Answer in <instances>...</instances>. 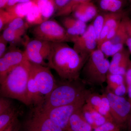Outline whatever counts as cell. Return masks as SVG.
<instances>
[{
    "label": "cell",
    "instance_id": "obj_42",
    "mask_svg": "<svg viewBox=\"0 0 131 131\" xmlns=\"http://www.w3.org/2000/svg\"><path fill=\"white\" fill-rule=\"evenodd\" d=\"M9 0H0V9H5Z\"/></svg>",
    "mask_w": 131,
    "mask_h": 131
},
{
    "label": "cell",
    "instance_id": "obj_10",
    "mask_svg": "<svg viewBox=\"0 0 131 131\" xmlns=\"http://www.w3.org/2000/svg\"><path fill=\"white\" fill-rule=\"evenodd\" d=\"M73 48L83 56L89 57L90 54L96 50L97 39L91 24L88 27L85 32L73 39Z\"/></svg>",
    "mask_w": 131,
    "mask_h": 131
},
{
    "label": "cell",
    "instance_id": "obj_2",
    "mask_svg": "<svg viewBox=\"0 0 131 131\" xmlns=\"http://www.w3.org/2000/svg\"><path fill=\"white\" fill-rule=\"evenodd\" d=\"M30 64L26 60L12 70L0 82L1 96L15 99L26 105H30L27 96Z\"/></svg>",
    "mask_w": 131,
    "mask_h": 131
},
{
    "label": "cell",
    "instance_id": "obj_35",
    "mask_svg": "<svg viewBox=\"0 0 131 131\" xmlns=\"http://www.w3.org/2000/svg\"><path fill=\"white\" fill-rule=\"evenodd\" d=\"M121 126L114 122L107 121L94 129L93 131H121Z\"/></svg>",
    "mask_w": 131,
    "mask_h": 131
},
{
    "label": "cell",
    "instance_id": "obj_22",
    "mask_svg": "<svg viewBox=\"0 0 131 131\" xmlns=\"http://www.w3.org/2000/svg\"><path fill=\"white\" fill-rule=\"evenodd\" d=\"M39 9L43 21L50 19L57 12L54 0H34Z\"/></svg>",
    "mask_w": 131,
    "mask_h": 131
},
{
    "label": "cell",
    "instance_id": "obj_40",
    "mask_svg": "<svg viewBox=\"0 0 131 131\" xmlns=\"http://www.w3.org/2000/svg\"><path fill=\"white\" fill-rule=\"evenodd\" d=\"M19 1L20 0H9L8 2L7 5L5 9L13 6L14 5L19 3Z\"/></svg>",
    "mask_w": 131,
    "mask_h": 131
},
{
    "label": "cell",
    "instance_id": "obj_13",
    "mask_svg": "<svg viewBox=\"0 0 131 131\" xmlns=\"http://www.w3.org/2000/svg\"><path fill=\"white\" fill-rule=\"evenodd\" d=\"M105 14V22L98 45L100 46L105 40H111L115 35L121 22L125 17V13L122 12L117 13H106Z\"/></svg>",
    "mask_w": 131,
    "mask_h": 131
},
{
    "label": "cell",
    "instance_id": "obj_8",
    "mask_svg": "<svg viewBox=\"0 0 131 131\" xmlns=\"http://www.w3.org/2000/svg\"><path fill=\"white\" fill-rule=\"evenodd\" d=\"M30 64L31 73L39 91L45 98L57 86L56 81L49 67Z\"/></svg>",
    "mask_w": 131,
    "mask_h": 131
},
{
    "label": "cell",
    "instance_id": "obj_14",
    "mask_svg": "<svg viewBox=\"0 0 131 131\" xmlns=\"http://www.w3.org/2000/svg\"><path fill=\"white\" fill-rule=\"evenodd\" d=\"M130 55L129 50L124 48L115 54L110 62L108 73L125 76L131 61Z\"/></svg>",
    "mask_w": 131,
    "mask_h": 131
},
{
    "label": "cell",
    "instance_id": "obj_7",
    "mask_svg": "<svg viewBox=\"0 0 131 131\" xmlns=\"http://www.w3.org/2000/svg\"><path fill=\"white\" fill-rule=\"evenodd\" d=\"M110 112L114 121L122 126L127 124L131 116V102L128 98L114 94L106 89Z\"/></svg>",
    "mask_w": 131,
    "mask_h": 131
},
{
    "label": "cell",
    "instance_id": "obj_15",
    "mask_svg": "<svg viewBox=\"0 0 131 131\" xmlns=\"http://www.w3.org/2000/svg\"><path fill=\"white\" fill-rule=\"evenodd\" d=\"M106 90L118 96H125L127 94V88L125 76L108 73Z\"/></svg>",
    "mask_w": 131,
    "mask_h": 131
},
{
    "label": "cell",
    "instance_id": "obj_11",
    "mask_svg": "<svg viewBox=\"0 0 131 131\" xmlns=\"http://www.w3.org/2000/svg\"><path fill=\"white\" fill-rule=\"evenodd\" d=\"M25 51L13 48L0 58V82L14 68L27 60Z\"/></svg>",
    "mask_w": 131,
    "mask_h": 131
},
{
    "label": "cell",
    "instance_id": "obj_34",
    "mask_svg": "<svg viewBox=\"0 0 131 131\" xmlns=\"http://www.w3.org/2000/svg\"><path fill=\"white\" fill-rule=\"evenodd\" d=\"M15 18L5 9H0V31L4 30Z\"/></svg>",
    "mask_w": 131,
    "mask_h": 131
},
{
    "label": "cell",
    "instance_id": "obj_28",
    "mask_svg": "<svg viewBox=\"0 0 131 131\" xmlns=\"http://www.w3.org/2000/svg\"><path fill=\"white\" fill-rule=\"evenodd\" d=\"M91 0H71L67 5L55 14V17L69 16L72 13L73 10L77 6L84 3L91 1Z\"/></svg>",
    "mask_w": 131,
    "mask_h": 131
},
{
    "label": "cell",
    "instance_id": "obj_24",
    "mask_svg": "<svg viewBox=\"0 0 131 131\" xmlns=\"http://www.w3.org/2000/svg\"><path fill=\"white\" fill-rule=\"evenodd\" d=\"M125 0H99L98 6L101 10L106 13L122 12Z\"/></svg>",
    "mask_w": 131,
    "mask_h": 131
},
{
    "label": "cell",
    "instance_id": "obj_19",
    "mask_svg": "<svg viewBox=\"0 0 131 131\" xmlns=\"http://www.w3.org/2000/svg\"><path fill=\"white\" fill-rule=\"evenodd\" d=\"M82 111L86 121L91 125L93 129L107 122L105 117L88 103L84 104Z\"/></svg>",
    "mask_w": 131,
    "mask_h": 131
},
{
    "label": "cell",
    "instance_id": "obj_18",
    "mask_svg": "<svg viewBox=\"0 0 131 131\" xmlns=\"http://www.w3.org/2000/svg\"><path fill=\"white\" fill-rule=\"evenodd\" d=\"M82 108L71 115L66 131H92L93 127L85 119Z\"/></svg>",
    "mask_w": 131,
    "mask_h": 131
},
{
    "label": "cell",
    "instance_id": "obj_29",
    "mask_svg": "<svg viewBox=\"0 0 131 131\" xmlns=\"http://www.w3.org/2000/svg\"><path fill=\"white\" fill-rule=\"evenodd\" d=\"M29 26L27 23L24 21V19L17 18L13 20L6 26L12 28L23 36Z\"/></svg>",
    "mask_w": 131,
    "mask_h": 131
},
{
    "label": "cell",
    "instance_id": "obj_27",
    "mask_svg": "<svg viewBox=\"0 0 131 131\" xmlns=\"http://www.w3.org/2000/svg\"><path fill=\"white\" fill-rule=\"evenodd\" d=\"M126 18L125 17L122 19L114 37L110 40L113 43L126 44L127 36L126 26Z\"/></svg>",
    "mask_w": 131,
    "mask_h": 131
},
{
    "label": "cell",
    "instance_id": "obj_20",
    "mask_svg": "<svg viewBox=\"0 0 131 131\" xmlns=\"http://www.w3.org/2000/svg\"><path fill=\"white\" fill-rule=\"evenodd\" d=\"M18 113L13 104L0 108V131H3L17 119Z\"/></svg>",
    "mask_w": 131,
    "mask_h": 131
},
{
    "label": "cell",
    "instance_id": "obj_43",
    "mask_svg": "<svg viewBox=\"0 0 131 131\" xmlns=\"http://www.w3.org/2000/svg\"><path fill=\"white\" fill-rule=\"evenodd\" d=\"M127 125L128 126V131H131V116L129 118Z\"/></svg>",
    "mask_w": 131,
    "mask_h": 131
},
{
    "label": "cell",
    "instance_id": "obj_38",
    "mask_svg": "<svg viewBox=\"0 0 131 131\" xmlns=\"http://www.w3.org/2000/svg\"><path fill=\"white\" fill-rule=\"evenodd\" d=\"M8 43L7 41H6L1 35L0 36V58L6 52V51Z\"/></svg>",
    "mask_w": 131,
    "mask_h": 131
},
{
    "label": "cell",
    "instance_id": "obj_6",
    "mask_svg": "<svg viewBox=\"0 0 131 131\" xmlns=\"http://www.w3.org/2000/svg\"><path fill=\"white\" fill-rule=\"evenodd\" d=\"M90 91L76 101L66 105L51 109L42 110L37 107L40 112L50 119L64 131H67L69 121L71 115L83 107L86 103V98Z\"/></svg>",
    "mask_w": 131,
    "mask_h": 131
},
{
    "label": "cell",
    "instance_id": "obj_25",
    "mask_svg": "<svg viewBox=\"0 0 131 131\" xmlns=\"http://www.w3.org/2000/svg\"><path fill=\"white\" fill-rule=\"evenodd\" d=\"M124 45L113 43L111 40L104 41L97 49L100 50L106 58L113 57L124 49Z\"/></svg>",
    "mask_w": 131,
    "mask_h": 131
},
{
    "label": "cell",
    "instance_id": "obj_1",
    "mask_svg": "<svg viewBox=\"0 0 131 131\" xmlns=\"http://www.w3.org/2000/svg\"><path fill=\"white\" fill-rule=\"evenodd\" d=\"M88 58L79 54L66 42H51L47 65L63 80L77 81Z\"/></svg>",
    "mask_w": 131,
    "mask_h": 131
},
{
    "label": "cell",
    "instance_id": "obj_32",
    "mask_svg": "<svg viewBox=\"0 0 131 131\" xmlns=\"http://www.w3.org/2000/svg\"><path fill=\"white\" fill-rule=\"evenodd\" d=\"M102 94L92 93L90 91L86 98V103L98 111L102 103Z\"/></svg>",
    "mask_w": 131,
    "mask_h": 131
},
{
    "label": "cell",
    "instance_id": "obj_44",
    "mask_svg": "<svg viewBox=\"0 0 131 131\" xmlns=\"http://www.w3.org/2000/svg\"><path fill=\"white\" fill-rule=\"evenodd\" d=\"M34 0H20L19 3H26L30 2Z\"/></svg>",
    "mask_w": 131,
    "mask_h": 131
},
{
    "label": "cell",
    "instance_id": "obj_12",
    "mask_svg": "<svg viewBox=\"0 0 131 131\" xmlns=\"http://www.w3.org/2000/svg\"><path fill=\"white\" fill-rule=\"evenodd\" d=\"M25 131H64L37 108L32 117L26 122Z\"/></svg>",
    "mask_w": 131,
    "mask_h": 131
},
{
    "label": "cell",
    "instance_id": "obj_21",
    "mask_svg": "<svg viewBox=\"0 0 131 131\" xmlns=\"http://www.w3.org/2000/svg\"><path fill=\"white\" fill-rule=\"evenodd\" d=\"M27 96L30 105L34 104L37 106H41L45 101V97L38 88L32 75L30 72L27 84Z\"/></svg>",
    "mask_w": 131,
    "mask_h": 131
},
{
    "label": "cell",
    "instance_id": "obj_45",
    "mask_svg": "<svg viewBox=\"0 0 131 131\" xmlns=\"http://www.w3.org/2000/svg\"><path fill=\"white\" fill-rule=\"evenodd\" d=\"M129 22H130V24L131 25V19H129Z\"/></svg>",
    "mask_w": 131,
    "mask_h": 131
},
{
    "label": "cell",
    "instance_id": "obj_5",
    "mask_svg": "<svg viewBox=\"0 0 131 131\" xmlns=\"http://www.w3.org/2000/svg\"><path fill=\"white\" fill-rule=\"evenodd\" d=\"M32 33L35 38L50 42H73L75 38L69 35L57 21L50 19L35 26Z\"/></svg>",
    "mask_w": 131,
    "mask_h": 131
},
{
    "label": "cell",
    "instance_id": "obj_17",
    "mask_svg": "<svg viewBox=\"0 0 131 131\" xmlns=\"http://www.w3.org/2000/svg\"><path fill=\"white\" fill-rule=\"evenodd\" d=\"M61 19L63 27L69 35L76 37L82 35L87 28L86 24L74 17L63 16Z\"/></svg>",
    "mask_w": 131,
    "mask_h": 131
},
{
    "label": "cell",
    "instance_id": "obj_9",
    "mask_svg": "<svg viewBox=\"0 0 131 131\" xmlns=\"http://www.w3.org/2000/svg\"><path fill=\"white\" fill-rule=\"evenodd\" d=\"M51 47V42L35 38L27 42L24 51L31 63L45 66Z\"/></svg>",
    "mask_w": 131,
    "mask_h": 131
},
{
    "label": "cell",
    "instance_id": "obj_4",
    "mask_svg": "<svg viewBox=\"0 0 131 131\" xmlns=\"http://www.w3.org/2000/svg\"><path fill=\"white\" fill-rule=\"evenodd\" d=\"M110 62L100 50L97 49L90 55L82 69L85 83L101 86L106 81Z\"/></svg>",
    "mask_w": 131,
    "mask_h": 131
},
{
    "label": "cell",
    "instance_id": "obj_26",
    "mask_svg": "<svg viewBox=\"0 0 131 131\" xmlns=\"http://www.w3.org/2000/svg\"><path fill=\"white\" fill-rule=\"evenodd\" d=\"M26 21L30 25H37L43 21L37 5L34 3L26 16Z\"/></svg>",
    "mask_w": 131,
    "mask_h": 131
},
{
    "label": "cell",
    "instance_id": "obj_23",
    "mask_svg": "<svg viewBox=\"0 0 131 131\" xmlns=\"http://www.w3.org/2000/svg\"><path fill=\"white\" fill-rule=\"evenodd\" d=\"M34 3V0L26 3H19L13 6L6 8V9L15 18H21L24 19L30 10Z\"/></svg>",
    "mask_w": 131,
    "mask_h": 131
},
{
    "label": "cell",
    "instance_id": "obj_39",
    "mask_svg": "<svg viewBox=\"0 0 131 131\" xmlns=\"http://www.w3.org/2000/svg\"><path fill=\"white\" fill-rule=\"evenodd\" d=\"M54 1L56 6L57 12L68 5V3L71 0H54Z\"/></svg>",
    "mask_w": 131,
    "mask_h": 131
},
{
    "label": "cell",
    "instance_id": "obj_41",
    "mask_svg": "<svg viewBox=\"0 0 131 131\" xmlns=\"http://www.w3.org/2000/svg\"><path fill=\"white\" fill-rule=\"evenodd\" d=\"M17 119H16L13 122H12V124H10V125L7 128L3 131H14L15 126L16 125V122H17Z\"/></svg>",
    "mask_w": 131,
    "mask_h": 131
},
{
    "label": "cell",
    "instance_id": "obj_37",
    "mask_svg": "<svg viewBox=\"0 0 131 131\" xmlns=\"http://www.w3.org/2000/svg\"><path fill=\"white\" fill-rule=\"evenodd\" d=\"M126 26L127 36L126 44L131 54V25L129 22V19L127 18L126 19Z\"/></svg>",
    "mask_w": 131,
    "mask_h": 131
},
{
    "label": "cell",
    "instance_id": "obj_36",
    "mask_svg": "<svg viewBox=\"0 0 131 131\" xmlns=\"http://www.w3.org/2000/svg\"><path fill=\"white\" fill-rule=\"evenodd\" d=\"M125 77L127 88V98L131 102V61L127 69Z\"/></svg>",
    "mask_w": 131,
    "mask_h": 131
},
{
    "label": "cell",
    "instance_id": "obj_16",
    "mask_svg": "<svg viewBox=\"0 0 131 131\" xmlns=\"http://www.w3.org/2000/svg\"><path fill=\"white\" fill-rule=\"evenodd\" d=\"M73 17L86 23L98 14V8L91 1L82 3L73 10Z\"/></svg>",
    "mask_w": 131,
    "mask_h": 131
},
{
    "label": "cell",
    "instance_id": "obj_33",
    "mask_svg": "<svg viewBox=\"0 0 131 131\" xmlns=\"http://www.w3.org/2000/svg\"><path fill=\"white\" fill-rule=\"evenodd\" d=\"M94 19V20L92 24L96 35L97 39V43H98L101 32L102 30V28L104 26V22H105V14H98Z\"/></svg>",
    "mask_w": 131,
    "mask_h": 131
},
{
    "label": "cell",
    "instance_id": "obj_31",
    "mask_svg": "<svg viewBox=\"0 0 131 131\" xmlns=\"http://www.w3.org/2000/svg\"><path fill=\"white\" fill-rule=\"evenodd\" d=\"M102 95V103L98 112L106 118L107 121L114 122L110 112V103L105 93Z\"/></svg>",
    "mask_w": 131,
    "mask_h": 131
},
{
    "label": "cell",
    "instance_id": "obj_30",
    "mask_svg": "<svg viewBox=\"0 0 131 131\" xmlns=\"http://www.w3.org/2000/svg\"><path fill=\"white\" fill-rule=\"evenodd\" d=\"M2 35L8 43H12L20 42L23 36L16 31L7 26H6L4 28Z\"/></svg>",
    "mask_w": 131,
    "mask_h": 131
},
{
    "label": "cell",
    "instance_id": "obj_3",
    "mask_svg": "<svg viewBox=\"0 0 131 131\" xmlns=\"http://www.w3.org/2000/svg\"><path fill=\"white\" fill-rule=\"evenodd\" d=\"M63 81L45 98L42 106L37 107L46 110L68 105L76 101L89 91L86 89L83 81Z\"/></svg>",
    "mask_w": 131,
    "mask_h": 131
}]
</instances>
